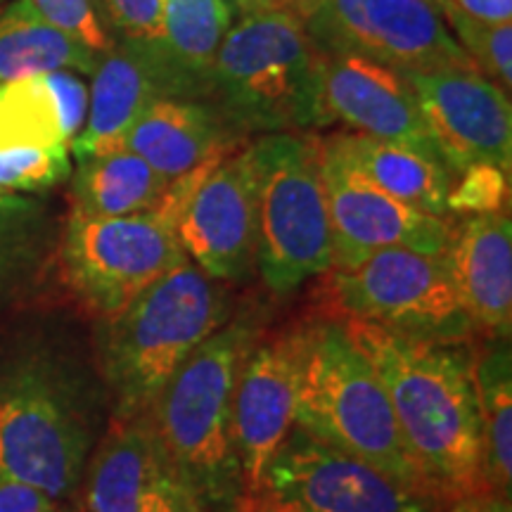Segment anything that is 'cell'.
I'll list each match as a JSON object with an SVG mask.
<instances>
[{
  "instance_id": "obj_6",
  "label": "cell",
  "mask_w": 512,
  "mask_h": 512,
  "mask_svg": "<svg viewBox=\"0 0 512 512\" xmlns=\"http://www.w3.org/2000/svg\"><path fill=\"white\" fill-rule=\"evenodd\" d=\"M318 136L268 133L247 147L256 190V268L290 294L332 268V226Z\"/></svg>"
},
{
  "instance_id": "obj_36",
  "label": "cell",
  "mask_w": 512,
  "mask_h": 512,
  "mask_svg": "<svg viewBox=\"0 0 512 512\" xmlns=\"http://www.w3.org/2000/svg\"><path fill=\"white\" fill-rule=\"evenodd\" d=\"M463 15L484 24H512V0H451Z\"/></svg>"
},
{
  "instance_id": "obj_32",
  "label": "cell",
  "mask_w": 512,
  "mask_h": 512,
  "mask_svg": "<svg viewBox=\"0 0 512 512\" xmlns=\"http://www.w3.org/2000/svg\"><path fill=\"white\" fill-rule=\"evenodd\" d=\"M36 204L22 195H0V280L8 278L29 249Z\"/></svg>"
},
{
  "instance_id": "obj_11",
  "label": "cell",
  "mask_w": 512,
  "mask_h": 512,
  "mask_svg": "<svg viewBox=\"0 0 512 512\" xmlns=\"http://www.w3.org/2000/svg\"><path fill=\"white\" fill-rule=\"evenodd\" d=\"M259 498L297 512H439V496L292 427L268 463Z\"/></svg>"
},
{
  "instance_id": "obj_14",
  "label": "cell",
  "mask_w": 512,
  "mask_h": 512,
  "mask_svg": "<svg viewBox=\"0 0 512 512\" xmlns=\"http://www.w3.org/2000/svg\"><path fill=\"white\" fill-rule=\"evenodd\" d=\"M408 81L434 145L453 176L475 164L510 171V95L477 69H437L411 74Z\"/></svg>"
},
{
  "instance_id": "obj_17",
  "label": "cell",
  "mask_w": 512,
  "mask_h": 512,
  "mask_svg": "<svg viewBox=\"0 0 512 512\" xmlns=\"http://www.w3.org/2000/svg\"><path fill=\"white\" fill-rule=\"evenodd\" d=\"M178 484L150 413L114 418L88 465L86 512H169Z\"/></svg>"
},
{
  "instance_id": "obj_31",
  "label": "cell",
  "mask_w": 512,
  "mask_h": 512,
  "mask_svg": "<svg viewBox=\"0 0 512 512\" xmlns=\"http://www.w3.org/2000/svg\"><path fill=\"white\" fill-rule=\"evenodd\" d=\"M164 0H98L105 24L128 43H157Z\"/></svg>"
},
{
  "instance_id": "obj_12",
  "label": "cell",
  "mask_w": 512,
  "mask_h": 512,
  "mask_svg": "<svg viewBox=\"0 0 512 512\" xmlns=\"http://www.w3.org/2000/svg\"><path fill=\"white\" fill-rule=\"evenodd\" d=\"M318 152L332 226V271L389 247L448 252L456 230L451 221L406 207L370 183L344 155L335 133L318 140Z\"/></svg>"
},
{
  "instance_id": "obj_39",
  "label": "cell",
  "mask_w": 512,
  "mask_h": 512,
  "mask_svg": "<svg viewBox=\"0 0 512 512\" xmlns=\"http://www.w3.org/2000/svg\"><path fill=\"white\" fill-rule=\"evenodd\" d=\"M238 512H297V510L283 508V505H275L271 501H264V498L254 496V498H245Z\"/></svg>"
},
{
  "instance_id": "obj_40",
  "label": "cell",
  "mask_w": 512,
  "mask_h": 512,
  "mask_svg": "<svg viewBox=\"0 0 512 512\" xmlns=\"http://www.w3.org/2000/svg\"><path fill=\"white\" fill-rule=\"evenodd\" d=\"M432 3H434V5H437V8H439V12H441V8H444V5H446V3H451V0H432Z\"/></svg>"
},
{
  "instance_id": "obj_18",
  "label": "cell",
  "mask_w": 512,
  "mask_h": 512,
  "mask_svg": "<svg viewBox=\"0 0 512 512\" xmlns=\"http://www.w3.org/2000/svg\"><path fill=\"white\" fill-rule=\"evenodd\" d=\"M446 256L460 304L475 330L510 339L512 226L508 211L470 216L453 230Z\"/></svg>"
},
{
  "instance_id": "obj_26",
  "label": "cell",
  "mask_w": 512,
  "mask_h": 512,
  "mask_svg": "<svg viewBox=\"0 0 512 512\" xmlns=\"http://www.w3.org/2000/svg\"><path fill=\"white\" fill-rule=\"evenodd\" d=\"M67 147L53 93L43 76L0 83V147Z\"/></svg>"
},
{
  "instance_id": "obj_10",
  "label": "cell",
  "mask_w": 512,
  "mask_h": 512,
  "mask_svg": "<svg viewBox=\"0 0 512 512\" xmlns=\"http://www.w3.org/2000/svg\"><path fill=\"white\" fill-rule=\"evenodd\" d=\"M304 29L323 53L356 55L406 76L477 69L432 0H323Z\"/></svg>"
},
{
  "instance_id": "obj_24",
  "label": "cell",
  "mask_w": 512,
  "mask_h": 512,
  "mask_svg": "<svg viewBox=\"0 0 512 512\" xmlns=\"http://www.w3.org/2000/svg\"><path fill=\"white\" fill-rule=\"evenodd\" d=\"M100 57L48 24L24 0L0 12V83L53 72L93 74Z\"/></svg>"
},
{
  "instance_id": "obj_35",
  "label": "cell",
  "mask_w": 512,
  "mask_h": 512,
  "mask_svg": "<svg viewBox=\"0 0 512 512\" xmlns=\"http://www.w3.org/2000/svg\"><path fill=\"white\" fill-rule=\"evenodd\" d=\"M242 15H249V12H287L294 19L306 24L313 17V12L320 8L323 0H235Z\"/></svg>"
},
{
  "instance_id": "obj_25",
  "label": "cell",
  "mask_w": 512,
  "mask_h": 512,
  "mask_svg": "<svg viewBox=\"0 0 512 512\" xmlns=\"http://www.w3.org/2000/svg\"><path fill=\"white\" fill-rule=\"evenodd\" d=\"M475 382L482 427L484 477L489 494L510 501L512 489V361L508 339L475 361Z\"/></svg>"
},
{
  "instance_id": "obj_1",
  "label": "cell",
  "mask_w": 512,
  "mask_h": 512,
  "mask_svg": "<svg viewBox=\"0 0 512 512\" xmlns=\"http://www.w3.org/2000/svg\"><path fill=\"white\" fill-rule=\"evenodd\" d=\"M392 403L403 444L439 496L489 494L475 361L465 342L401 335L342 318Z\"/></svg>"
},
{
  "instance_id": "obj_22",
  "label": "cell",
  "mask_w": 512,
  "mask_h": 512,
  "mask_svg": "<svg viewBox=\"0 0 512 512\" xmlns=\"http://www.w3.org/2000/svg\"><path fill=\"white\" fill-rule=\"evenodd\" d=\"M335 138L349 162L382 192L422 214L448 219V192L456 176L437 147L361 133H335Z\"/></svg>"
},
{
  "instance_id": "obj_13",
  "label": "cell",
  "mask_w": 512,
  "mask_h": 512,
  "mask_svg": "<svg viewBox=\"0 0 512 512\" xmlns=\"http://www.w3.org/2000/svg\"><path fill=\"white\" fill-rule=\"evenodd\" d=\"M183 254L219 283L256 266V190L247 147L216 159L197 178L176 221Z\"/></svg>"
},
{
  "instance_id": "obj_41",
  "label": "cell",
  "mask_w": 512,
  "mask_h": 512,
  "mask_svg": "<svg viewBox=\"0 0 512 512\" xmlns=\"http://www.w3.org/2000/svg\"><path fill=\"white\" fill-rule=\"evenodd\" d=\"M67 512H86V510H79V508H72V510H67Z\"/></svg>"
},
{
  "instance_id": "obj_38",
  "label": "cell",
  "mask_w": 512,
  "mask_h": 512,
  "mask_svg": "<svg viewBox=\"0 0 512 512\" xmlns=\"http://www.w3.org/2000/svg\"><path fill=\"white\" fill-rule=\"evenodd\" d=\"M169 512H209L204 505L197 501L195 496H192V491L185 486L183 482L178 484L176 494H174V503H171V510Z\"/></svg>"
},
{
  "instance_id": "obj_30",
  "label": "cell",
  "mask_w": 512,
  "mask_h": 512,
  "mask_svg": "<svg viewBox=\"0 0 512 512\" xmlns=\"http://www.w3.org/2000/svg\"><path fill=\"white\" fill-rule=\"evenodd\" d=\"M38 15L83 43L93 53L105 55L117 46L110 27L98 10V0H24Z\"/></svg>"
},
{
  "instance_id": "obj_3",
  "label": "cell",
  "mask_w": 512,
  "mask_h": 512,
  "mask_svg": "<svg viewBox=\"0 0 512 512\" xmlns=\"http://www.w3.org/2000/svg\"><path fill=\"white\" fill-rule=\"evenodd\" d=\"M223 323L226 290L188 256L124 311L102 320L98 361L114 399V418L145 413L192 351Z\"/></svg>"
},
{
  "instance_id": "obj_8",
  "label": "cell",
  "mask_w": 512,
  "mask_h": 512,
  "mask_svg": "<svg viewBox=\"0 0 512 512\" xmlns=\"http://www.w3.org/2000/svg\"><path fill=\"white\" fill-rule=\"evenodd\" d=\"M91 444V420L48 358L24 356L3 368L0 475L62 501L79 484Z\"/></svg>"
},
{
  "instance_id": "obj_4",
  "label": "cell",
  "mask_w": 512,
  "mask_h": 512,
  "mask_svg": "<svg viewBox=\"0 0 512 512\" xmlns=\"http://www.w3.org/2000/svg\"><path fill=\"white\" fill-rule=\"evenodd\" d=\"M204 102L235 138L320 128L318 50L287 12H249L223 36Z\"/></svg>"
},
{
  "instance_id": "obj_16",
  "label": "cell",
  "mask_w": 512,
  "mask_h": 512,
  "mask_svg": "<svg viewBox=\"0 0 512 512\" xmlns=\"http://www.w3.org/2000/svg\"><path fill=\"white\" fill-rule=\"evenodd\" d=\"M318 117L320 126L437 147L408 76L356 55L318 50Z\"/></svg>"
},
{
  "instance_id": "obj_23",
  "label": "cell",
  "mask_w": 512,
  "mask_h": 512,
  "mask_svg": "<svg viewBox=\"0 0 512 512\" xmlns=\"http://www.w3.org/2000/svg\"><path fill=\"white\" fill-rule=\"evenodd\" d=\"M169 181L128 150L81 159L72 181V214L119 219L143 214L162 202Z\"/></svg>"
},
{
  "instance_id": "obj_2",
  "label": "cell",
  "mask_w": 512,
  "mask_h": 512,
  "mask_svg": "<svg viewBox=\"0 0 512 512\" xmlns=\"http://www.w3.org/2000/svg\"><path fill=\"white\" fill-rule=\"evenodd\" d=\"M259 330L223 323L150 403L152 425L181 482L209 512H238L245 484L233 439V396Z\"/></svg>"
},
{
  "instance_id": "obj_42",
  "label": "cell",
  "mask_w": 512,
  "mask_h": 512,
  "mask_svg": "<svg viewBox=\"0 0 512 512\" xmlns=\"http://www.w3.org/2000/svg\"><path fill=\"white\" fill-rule=\"evenodd\" d=\"M0 3H3V0H0Z\"/></svg>"
},
{
  "instance_id": "obj_28",
  "label": "cell",
  "mask_w": 512,
  "mask_h": 512,
  "mask_svg": "<svg viewBox=\"0 0 512 512\" xmlns=\"http://www.w3.org/2000/svg\"><path fill=\"white\" fill-rule=\"evenodd\" d=\"M72 171L67 147H0V195L48 190Z\"/></svg>"
},
{
  "instance_id": "obj_15",
  "label": "cell",
  "mask_w": 512,
  "mask_h": 512,
  "mask_svg": "<svg viewBox=\"0 0 512 512\" xmlns=\"http://www.w3.org/2000/svg\"><path fill=\"white\" fill-rule=\"evenodd\" d=\"M304 366V328L254 342L233 396V439L245 498L259 494L271 458L294 427Z\"/></svg>"
},
{
  "instance_id": "obj_5",
  "label": "cell",
  "mask_w": 512,
  "mask_h": 512,
  "mask_svg": "<svg viewBox=\"0 0 512 512\" xmlns=\"http://www.w3.org/2000/svg\"><path fill=\"white\" fill-rule=\"evenodd\" d=\"M294 427L401 482L437 494L403 444L380 377L349 337L342 318L304 325Z\"/></svg>"
},
{
  "instance_id": "obj_9",
  "label": "cell",
  "mask_w": 512,
  "mask_h": 512,
  "mask_svg": "<svg viewBox=\"0 0 512 512\" xmlns=\"http://www.w3.org/2000/svg\"><path fill=\"white\" fill-rule=\"evenodd\" d=\"M330 292L342 318L366 320L401 335L467 342L475 332L446 254L380 249L354 266L335 268Z\"/></svg>"
},
{
  "instance_id": "obj_33",
  "label": "cell",
  "mask_w": 512,
  "mask_h": 512,
  "mask_svg": "<svg viewBox=\"0 0 512 512\" xmlns=\"http://www.w3.org/2000/svg\"><path fill=\"white\" fill-rule=\"evenodd\" d=\"M43 79H46L50 93H53L57 114H60L64 140H67L69 150H72V143L79 138L83 124H86L88 86L76 72L43 74Z\"/></svg>"
},
{
  "instance_id": "obj_29",
  "label": "cell",
  "mask_w": 512,
  "mask_h": 512,
  "mask_svg": "<svg viewBox=\"0 0 512 512\" xmlns=\"http://www.w3.org/2000/svg\"><path fill=\"white\" fill-rule=\"evenodd\" d=\"M510 171L494 164L467 166L448 192V214L482 216L508 211Z\"/></svg>"
},
{
  "instance_id": "obj_37",
  "label": "cell",
  "mask_w": 512,
  "mask_h": 512,
  "mask_svg": "<svg viewBox=\"0 0 512 512\" xmlns=\"http://www.w3.org/2000/svg\"><path fill=\"white\" fill-rule=\"evenodd\" d=\"M451 512H510V501L496 494H475L456 498Z\"/></svg>"
},
{
  "instance_id": "obj_27",
  "label": "cell",
  "mask_w": 512,
  "mask_h": 512,
  "mask_svg": "<svg viewBox=\"0 0 512 512\" xmlns=\"http://www.w3.org/2000/svg\"><path fill=\"white\" fill-rule=\"evenodd\" d=\"M441 17L451 22L463 41V50L491 83L505 95L512 91V24H484L467 17L453 3L441 8Z\"/></svg>"
},
{
  "instance_id": "obj_21",
  "label": "cell",
  "mask_w": 512,
  "mask_h": 512,
  "mask_svg": "<svg viewBox=\"0 0 512 512\" xmlns=\"http://www.w3.org/2000/svg\"><path fill=\"white\" fill-rule=\"evenodd\" d=\"M230 19L226 0H164L162 34L145 46L162 74L166 98L204 102L211 64Z\"/></svg>"
},
{
  "instance_id": "obj_20",
  "label": "cell",
  "mask_w": 512,
  "mask_h": 512,
  "mask_svg": "<svg viewBox=\"0 0 512 512\" xmlns=\"http://www.w3.org/2000/svg\"><path fill=\"white\" fill-rule=\"evenodd\" d=\"M238 147L240 138L228 131L214 107L176 98L152 102L121 143V150L145 159L169 183Z\"/></svg>"
},
{
  "instance_id": "obj_7",
  "label": "cell",
  "mask_w": 512,
  "mask_h": 512,
  "mask_svg": "<svg viewBox=\"0 0 512 512\" xmlns=\"http://www.w3.org/2000/svg\"><path fill=\"white\" fill-rule=\"evenodd\" d=\"M192 190L188 176L166 188L162 202L143 214L88 219L69 214L60 266L69 290L100 320L117 316L140 292L185 259L176 221Z\"/></svg>"
},
{
  "instance_id": "obj_19",
  "label": "cell",
  "mask_w": 512,
  "mask_h": 512,
  "mask_svg": "<svg viewBox=\"0 0 512 512\" xmlns=\"http://www.w3.org/2000/svg\"><path fill=\"white\" fill-rule=\"evenodd\" d=\"M88 88V114L74 157L88 159L121 150L124 136L147 107L166 98V88L145 43H117L100 57Z\"/></svg>"
},
{
  "instance_id": "obj_34",
  "label": "cell",
  "mask_w": 512,
  "mask_h": 512,
  "mask_svg": "<svg viewBox=\"0 0 512 512\" xmlns=\"http://www.w3.org/2000/svg\"><path fill=\"white\" fill-rule=\"evenodd\" d=\"M57 503L34 486L0 475V512H60Z\"/></svg>"
}]
</instances>
